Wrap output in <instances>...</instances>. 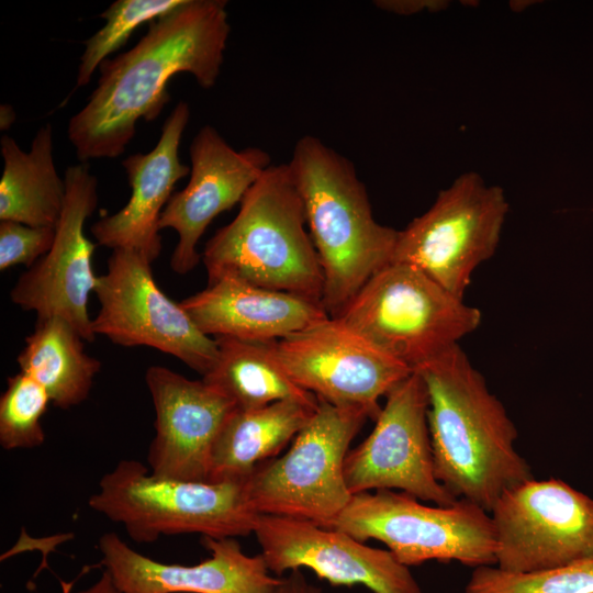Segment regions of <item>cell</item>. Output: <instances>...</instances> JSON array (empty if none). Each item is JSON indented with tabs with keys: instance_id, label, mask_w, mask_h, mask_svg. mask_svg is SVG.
I'll return each instance as SVG.
<instances>
[{
	"instance_id": "1",
	"label": "cell",
	"mask_w": 593,
	"mask_h": 593,
	"mask_svg": "<svg viewBox=\"0 0 593 593\" xmlns=\"http://www.w3.org/2000/svg\"><path fill=\"white\" fill-rule=\"evenodd\" d=\"M224 0H183L148 23L137 44L99 66L100 77L67 134L80 163L125 152L139 120L154 121L169 102V80L181 72L212 88L224 61L231 25Z\"/></svg>"
},
{
	"instance_id": "2",
	"label": "cell",
	"mask_w": 593,
	"mask_h": 593,
	"mask_svg": "<svg viewBox=\"0 0 593 593\" xmlns=\"http://www.w3.org/2000/svg\"><path fill=\"white\" fill-rule=\"evenodd\" d=\"M414 372L427 390L435 477L451 495L490 513L505 491L534 479L515 450L516 426L459 344Z\"/></svg>"
},
{
	"instance_id": "3",
	"label": "cell",
	"mask_w": 593,
	"mask_h": 593,
	"mask_svg": "<svg viewBox=\"0 0 593 593\" xmlns=\"http://www.w3.org/2000/svg\"><path fill=\"white\" fill-rule=\"evenodd\" d=\"M288 166L323 271L322 304L337 317L391 264L399 231L376 221L354 164L320 138L302 136Z\"/></svg>"
},
{
	"instance_id": "4",
	"label": "cell",
	"mask_w": 593,
	"mask_h": 593,
	"mask_svg": "<svg viewBox=\"0 0 593 593\" xmlns=\"http://www.w3.org/2000/svg\"><path fill=\"white\" fill-rule=\"evenodd\" d=\"M288 163L270 165L246 192L233 221L206 242L208 284L222 279L322 303L324 278Z\"/></svg>"
},
{
	"instance_id": "5",
	"label": "cell",
	"mask_w": 593,
	"mask_h": 593,
	"mask_svg": "<svg viewBox=\"0 0 593 593\" xmlns=\"http://www.w3.org/2000/svg\"><path fill=\"white\" fill-rule=\"evenodd\" d=\"M88 504L92 511L121 524L137 544L183 534L212 538L248 536L254 533L258 516L249 505L245 480L161 478L133 459L121 460L107 472Z\"/></svg>"
},
{
	"instance_id": "6",
	"label": "cell",
	"mask_w": 593,
	"mask_h": 593,
	"mask_svg": "<svg viewBox=\"0 0 593 593\" xmlns=\"http://www.w3.org/2000/svg\"><path fill=\"white\" fill-rule=\"evenodd\" d=\"M337 318L414 372L474 332L482 313L418 269L391 262Z\"/></svg>"
},
{
	"instance_id": "7",
	"label": "cell",
	"mask_w": 593,
	"mask_h": 593,
	"mask_svg": "<svg viewBox=\"0 0 593 593\" xmlns=\"http://www.w3.org/2000/svg\"><path fill=\"white\" fill-rule=\"evenodd\" d=\"M323 527L363 542L379 540L409 568L430 560L473 568L496 564L491 515L462 499L451 506H429L402 491L362 492Z\"/></svg>"
},
{
	"instance_id": "8",
	"label": "cell",
	"mask_w": 593,
	"mask_h": 593,
	"mask_svg": "<svg viewBox=\"0 0 593 593\" xmlns=\"http://www.w3.org/2000/svg\"><path fill=\"white\" fill-rule=\"evenodd\" d=\"M368 414L318 399L288 451L258 465L245 480L249 505L258 515H277L327 525L347 506L344 465Z\"/></svg>"
},
{
	"instance_id": "9",
	"label": "cell",
	"mask_w": 593,
	"mask_h": 593,
	"mask_svg": "<svg viewBox=\"0 0 593 593\" xmlns=\"http://www.w3.org/2000/svg\"><path fill=\"white\" fill-rule=\"evenodd\" d=\"M507 213L501 187L465 172L399 231L391 262L418 269L463 300L474 270L494 255Z\"/></svg>"
},
{
	"instance_id": "10",
	"label": "cell",
	"mask_w": 593,
	"mask_h": 593,
	"mask_svg": "<svg viewBox=\"0 0 593 593\" xmlns=\"http://www.w3.org/2000/svg\"><path fill=\"white\" fill-rule=\"evenodd\" d=\"M99 311L96 335L124 347L146 346L168 354L202 374L217 358L216 340L203 334L180 303L156 283L152 262L131 249H114L93 292Z\"/></svg>"
},
{
	"instance_id": "11",
	"label": "cell",
	"mask_w": 593,
	"mask_h": 593,
	"mask_svg": "<svg viewBox=\"0 0 593 593\" xmlns=\"http://www.w3.org/2000/svg\"><path fill=\"white\" fill-rule=\"evenodd\" d=\"M490 513L504 571L540 572L593 556V499L562 480L517 484Z\"/></svg>"
},
{
	"instance_id": "12",
	"label": "cell",
	"mask_w": 593,
	"mask_h": 593,
	"mask_svg": "<svg viewBox=\"0 0 593 593\" xmlns=\"http://www.w3.org/2000/svg\"><path fill=\"white\" fill-rule=\"evenodd\" d=\"M385 400L371 433L346 456L344 475L349 492L400 490L424 502L454 505L458 500L434 472L423 378L412 372Z\"/></svg>"
},
{
	"instance_id": "13",
	"label": "cell",
	"mask_w": 593,
	"mask_h": 593,
	"mask_svg": "<svg viewBox=\"0 0 593 593\" xmlns=\"http://www.w3.org/2000/svg\"><path fill=\"white\" fill-rule=\"evenodd\" d=\"M291 379L338 407H356L376 421L379 400L413 371L337 317H328L275 344Z\"/></svg>"
},
{
	"instance_id": "14",
	"label": "cell",
	"mask_w": 593,
	"mask_h": 593,
	"mask_svg": "<svg viewBox=\"0 0 593 593\" xmlns=\"http://www.w3.org/2000/svg\"><path fill=\"white\" fill-rule=\"evenodd\" d=\"M66 195L51 249L27 268L10 291L13 304L37 318L57 316L71 324L86 342H93L88 312L97 278L92 266L94 243L85 234L86 221L98 204V181L88 163L69 166L64 176Z\"/></svg>"
},
{
	"instance_id": "15",
	"label": "cell",
	"mask_w": 593,
	"mask_h": 593,
	"mask_svg": "<svg viewBox=\"0 0 593 593\" xmlns=\"http://www.w3.org/2000/svg\"><path fill=\"white\" fill-rule=\"evenodd\" d=\"M271 573L312 570L331 584L363 585L372 593H423L410 571L389 550L310 521L258 515L253 533Z\"/></svg>"
},
{
	"instance_id": "16",
	"label": "cell",
	"mask_w": 593,
	"mask_h": 593,
	"mask_svg": "<svg viewBox=\"0 0 593 593\" xmlns=\"http://www.w3.org/2000/svg\"><path fill=\"white\" fill-rule=\"evenodd\" d=\"M189 155L190 179L174 192L159 220V230L172 228L178 242L170 268L179 275L193 270L202 254L198 243L211 222L240 203L246 192L270 166V155L258 147L234 149L211 125L193 137Z\"/></svg>"
},
{
	"instance_id": "17",
	"label": "cell",
	"mask_w": 593,
	"mask_h": 593,
	"mask_svg": "<svg viewBox=\"0 0 593 593\" xmlns=\"http://www.w3.org/2000/svg\"><path fill=\"white\" fill-rule=\"evenodd\" d=\"M155 409V436L147 462L153 474L208 481L214 441L235 405L203 380H191L164 366L145 372Z\"/></svg>"
},
{
	"instance_id": "18",
	"label": "cell",
	"mask_w": 593,
	"mask_h": 593,
	"mask_svg": "<svg viewBox=\"0 0 593 593\" xmlns=\"http://www.w3.org/2000/svg\"><path fill=\"white\" fill-rule=\"evenodd\" d=\"M211 557L195 564L166 563L134 550L113 532L101 535V566L121 593H273L261 553L249 556L232 537H202Z\"/></svg>"
},
{
	"instance_id": "19",
	"label": "cell",
	"mask_w": 593,
	"mask_h": 593,
	"mask_svg": "<svg viewBox=\"0 0 593 593\" xmlns=\"http://www.w3.org/2000/svg\"><path fill=\"white\" fill-rule=\"evenodd\" d=\"M190 120L184 101L165 120L156 146L148 153L130 155L122 161L132 193L116 213L103 216L90 227L97 243L114 249H131L154 262L163 248L159 220L175 184L190 169L179 158L182 134Z\"/></svg>"
},
{
	"instance_id": "20",
	"label": "cell",
	"mask_w": 593,
	"mask_h": 593,
	"mask_svg": "<svg viewBox=\"0 0 593 593\" xmlns=\"http://www.w3.org/2000/svg\"><path fill=\"white\" fill-rule=\"evenodd\" d=\"M180 304L203 334L249 342L279 340L331 317L322 303L236 279L208 284Z\"/></svg>"
},
{
	"instance_id": "21",
	"label": "cell",
	"mask_w": 593,
	"mask_h": 593,
	"mask_svg": "<svg viewBox=\"0 0 593 593\" xmlns=\"http://www.w3.org/2000/svg\"><path fill=\"white\" fill-rule=\"evenodd\" d=\"M317 405L286 400L256 410H235L212 447L208 481L246 480L258 465L275 458L294 439Z\"/></svg>"
},
{
	"instance_id": "22",
	"label": "cell",
	"mask_w": 593,
	"mask_h": 593,
	"mask_svg": "<svg viewBox=\"0 0 593 593\" xmlns=\"http://www.w3.org/2000/svg\"><path fill=\"white\" fill-rule=\"evenodd\" d=\"M3 171L0 179V221L29 226L55 227L65 202V181L53 158V128L36 132L31 149L20 148L14 138L0 139Z\"/></svg>"
},
{
	"instance_id": "23",
	"label": "cell",
	"mask_w": 593,
	"mask_h": 593,
	"mask_svg": "<svg viewBox=\"0 0 593 593\" xmlns=\"http://www.w3.org/2000/svg\"><path fill=\"white\" fill-rule=\"evenodd\" d=\"M85 339L67 321L49 316L36 318L33 332L16 361L22 372L36 380L52 403L68 410L87 400L101 361L85 349Z\"/></svg>"
},
{
	"instance_id": "24",
	"label": "cell",
	"mask_w": 593,
	"mask_h": 593,
	"mask_svg": "<svg viewBox=\"0 0 593 593\" xmlns=\"http://www.w3.org/2000/svg\"><path fill=\"white\" fill-rule=\"evenodd\" d=\"M217 358L202 378L225 395L236 410H256L286 400L313 406L318 399L288 374L273 342L216 337Z\"/></svg>"
},
{
	"instance_id": "25",
	"label": "cell",
	"mask_w": 593,
	"mask_h": 593,
	"mask_svg": "<svg viewBox=\"0 0 593 593\" xmlns=\"http://www.w3.org/2000/svg\"><path fill=\"white\" fill-rule=\"evenodd\" d=\"M463 593H593V556L540 572L474 568Z\"/></svg>"
},
{
	"instance_id": "26",
	"label": "cell",
	"mask_w": 593,
	"mask_h": 593,
	"mask_svg": "<svg viewBox=\"0 0 593 593\" xmlns=\"http://www.w3.org/2000/svg\"><path fill=\"white\" fill-rule=\"evenodd\" d=\"M182 2L183 0H116L111 3L100 14L105 24L85 41L77 87L88 85L101 63L121 48L141 24L152 22Z\"/></svg>"
},
{
	"instance_id": "27",
	"label": "cell",
	"mask_w": 593,
	"mask_h": 593,
	"mask_svg": "<svg viewBox=\"0 0 593 593\" xmlns=\"http://www.w3.org/2000/svg\"><path fill=\"white\" fill-rule=\"evenodd\" d=\"M52 403L47 391L20 371L7 380L0 398V445L5 450L33 449L45 441L42 418Z\"/></svg>"
},
{
	"instance_id": "28",
	"label": "cell",
	"mask_w": 593,
	"mask_h": 593,
	"mask_svg": "<svg viewBox=\"0 0 593 593\" xmlns=\"http://www.w3.org/2000/svg\"><path fill=\"white\" fill-rule=\"evenodd\" d=\"M54 238L55 227L0 221V270L18 265L32 267L51 249Z\"/></svg>"
},
{
	"instance_id": "29",
	"label": "cell",
	"mask_w": 593,
	"mask_h": 593,
	"mask_svg": "<svg viewBox=\"0 0 593 593\" xmlns=\"http://www.w3.org/2000/svg\"><path fill=\"white\" fill-rule=\"evenodd\" d=\"M373 3L381 10L400 15H412L423 11L436 12L448 5V2L441 0H378Z\"/></svg>"
},
{
	"instance_id": "30",
	"label": "cell",
	"mask_w": 593,
	"mask_h": 593,
	"mask_svg": "<svg viewBox=\"0 0 593 593\" xmlns=\"http://www.w3.org/2000/svg\"><path fill=\"white\" fill-rule=\"evenodd\" d=\"M273 593H324L323 590L310 583L301 569L292 570L287 577L280 578Z\"/></svg>"
},
{
	"instance_id": "31",
	"label": "cell",
	"mask_w": 593,
	"mask_h": 593,
	"mask_svg": "<svg viewBox=\"0 0 593 593\" xmlns=\"http://www.w3.org/2000/svg\"><path fill=\"white\" fill-rule=\"evenodd\" d=\"M61 593H121V592L116 589L110 575L105 571H102L99 579L92 584H90L89 586L82 590L76 591V592H70V588L65 586Z\"/></svg>"
},
{
	"instance_id": "32",
	"label": "cell",
	"mask_w": 593,
	"mask_h": 593,
	"mask_svg": "<svg viewBox=\"0 0 593 593\" xmlns=\"http://www.w3.org/2000/svg\"><path fill=\"white\" fill-rule=\"evenodd\" d=\"M15 121V112L9 104H1L0 107V130H8Z\"/></svg>"
}]
</instances>
